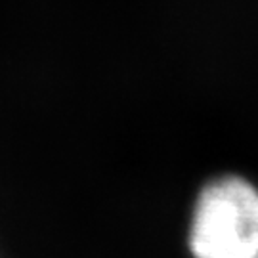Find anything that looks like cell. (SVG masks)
<instances>
[{
	"instance_id": "1",
	"label": "cell",
	"mask_w": 258,
	"mask_h": 258,
	"mask_svg": "<svg viewBox=\"0 0 258 258\" xmlns=\"http://www.w3.org/2000/svg\"><path fill=\"white\" fill-rule=\"evenodd\" d=\"M187 247L194 258H258V187L239 176L211 180L194 205Z\"/></svg>"
}]
</instances>
